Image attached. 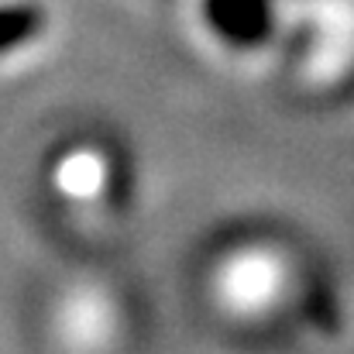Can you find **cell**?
<instances>
[{
    "label": "cell",
    "mask_w": 354,
    "mask_h": 354,
    "mask_svg": "<svg viewBox=\"0 0 354 354\" xmlns=\"http://www.w3.org/2000/svg\"><path fill=\"white\" fill-rule=\"evenodd\" d=\"M45 17L38 7H0V52L35 38L41 31Z\"/></svg>",
    "instance_id": "obj_1"
}]
</instances>
